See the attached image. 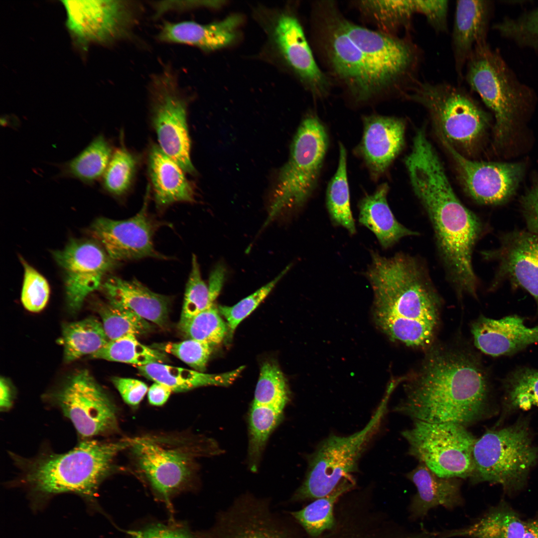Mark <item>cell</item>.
Returning <instances> with one entry per match:
<instances>
[{
	"label": "cell",
	"instance_id": "cell-54",
	"mask_svg": "<svg viewBox=\"0 0 538 538\" xmlns=\"http://www.w3.org/2000/svg\"><path fill=\"white\" fill-rule=\"evenodd\" d=\"M226 274L223 264H218L212 269L208 285L210 295L215 301L223 287Z\"/></svg>",
	"mask_w": 538,
	"mask_h": 538
},
{
	"label": "cell",
	"instance_id": "cell-53",
	"mask_svg": "<svg viewBox=\"0 0 538 538\" xmlns=\"http://www.w3.org/2000/svg\"><path fill=\"white\" fill-rule=\"evenodd\" d=\"M220 1H160L152 3L155 16H159L171 10H185L196 7H217L222 4Z\"/></svg>",
	"mask_w": 538,
	"mask_h": 538
},
{
	"label": "cell",
	"instance_id": "cell-23",
	"mask_svg": "<svg viewBox=\"0 0 538 538\" xmlns=\"http://www.w3.org/2000/svg\"><path fill=\"white\" fill-rule=\"evenodd\" d=\"M471 332L475 346L493 357L512 355L538 343V325L528 327L516 315L499 319L481 316L472 324Z\"/></svg>",
	"mask_w": 538,
	"mask_h": 538
},
{
	"label": "cell",
	"instance_id": "cell-6",
	"mask_svg": "<svg viewBox=\"0 0 538 538\" xmlns=\"http://www.w3.org/2000/svg\"><path fill=\"white\" fill-rule=\"evenodd\" d=\"M538 460V447L532 442L528 422L487 431L476 438L473 450V470L470 479L501 485L507 493L525 485Z\"/></svg>",
	"mask_w": 538,
	"mask_h": 538
},
{
	"label": "cell",
	"instance_id": "cell-13",
	"mask_svg": "<svg viewBox=\"0 0 538 538\" xmlns=\"http://www.w3.org/2000/svg\"><path fill=\"white\" fill-rule=\"evenodd\" d=\"M66 25L83 51L92 43L108 45L129 37L137 20L136 4L128 0H62Z\"/></svg>",
	"mask_w": 538,
	"mask_h": 538
},
{
	"label": "cell",
	"instance_id": "cell-22",
	"mask_svg": "<svg viewBox=\"0 0 538 538\" xmlns=\"http://www.w3.org/2000/svg\"><path fill=\"white\" fill-rule=\"evenodd\" d=\"M363 122V135L356 152L376 180L402 150L405 124L401 119L377 115L365 116Z\"/></svg>",
	"mask_w": 538,
	"mask_h": 538
},
{
	"label": "cell",
	"instance_id": "cell-44",
	"mask_svg": "<svg viewBox=\"0 0 538 538\" xmlns=\"http://www.w3.org/2000/svg\"><path fill=\"white\" fill-rule=\"evenodd\" d=\"M493 28L518 45L538 52V7L517 18H506L494 24Z\"/></svg>",
	"mask_w": 538,
	"mask_h": 538
},
{
	"label": "cell",
	"instance_id": "cell-8",
	"mask_svg": "<svg viewBox=\"0 0 538 538\" xmlns=\"http://www.w3.org/2000/svg\"><path fill=\"white\" fill-rule=\"evenodd\" d=\"M392 392L387 389L374 414L362 430L347 436L331 435L319 443L309 458L306 477L293 495V500L325 497L357 470L360 458L379 429Z\"/></svg>",
	"mask_w": 538,
	"mask_h": 538
},
{
	"label": "cell",
	"instance_id": "cell-36",
	"mask_svg": "<svg viewBox=\"0 0 538 538\" xmlns=\"http://www.w3.org/2000/svg\"><path fill=\"white\" fill-rule=\"evenodd\" d=\"M91 358L142 366L154 363L166 362L165 353L140 343L134 336H127L109 341Z\"/></svg>",
	"mask_w": 538,
	"mask_h": 538
},
{
	"label": "cell",
	"instance_id": "cell-51",
	"mask_svg": "<svg viewBox=\"0 0 538 538\" xmlns=\"http://www.w3.org/2000/svg\"><path fill=\"white\" fill-rule=\"evenodd\" d=\"M133 538H203L181 526L153 525L136 532Z\"/></svg>",
	"mask_w": 538,
	"mask_h": 538
},
{
	"label": "cell",
	"instance_id": "cell-15",
	"mask_svg": "<svg viewBox=\"0 0 538 538\" xmlns=\"http://www.w3.org/2000/svg\"><path fill=\"white\" fill-rule=\"evenodd\" d=\"M53 255L63 272L67 303L73 312L80 309L88 295L101 288L117 263L94 240L72 239Z\"/></svg>",
	"mask_w": 538,
	"mask_h": 538
},
{
	"label": "cell",
	"instance_id": "cell-49",
	"mask_svg": "<svg viewBox=\"0 0 538 538\" xmlns=\"http://www.w3.org/2000/svg\"><path fill=\"white\" fill-rule=\"evenodd\" d=\"M414 3L416 13L424 16L435 31H446L448 8L447 0H414Z\"/></svg>",
	"mask_w": 538,
	"mask_h": 538
},
{
	"label": "cell",
	"instance_id": "cell-47",
	"mask_svg": "<svg viewBox=\"0 0 538 538\" xmlns=\"http://www.w3.org/2000/svg\"><path fill=\"white\" fill-rule=\"evenodd\" d=\"M24 269L21 300L28 311L42 310L49 299L50 288L45 278L24 259H20Z\"/></svg>",
	"mask_w": 538,
	"mask_h": 538
},
{
	"label": "cell",
	"instance_id": "cell-10",
	"mask_svg": "<svg viewBox=\"0 0 538 538\" xmlns=\"http://www.w3.org/2000/svg\"><path fill=\"white\" fill-rule=\"evenodd\" d=\"M404 95L427 110L439 135L453 146L471 148L487 123V114L467 91L450 84L416 80Z\"/></svg>",
	"mask_w": 538,
	"mask_h": 538
},
{
	"label": "cell",
	"instance_id": "cell-20",
	"mask_svg": "<svg viewBox=\"0 0 538 538\" xmlns=\"http://www.w3.org/2000/svg\"><path fill=\"white\" fill-rule=\"evenodd\" d=\"M203 538H295L271 512L267 503L245 496L220 514Z\"/></svg>",
	"mask_w": 538,
	"mask_h": 538
},
{
	"label": "cell",
	"instance_id": "cell-30",
	"mask_svg": "<svg viewBox=\"0 0 538 538\" xmlns=\"http://www.w3.org/2000/svg\"><path fill=\"white\" fill-rule=\"evenodd\" d=\"M525 522L504 502L466 527L439 534L440 538H522Z\"/></svg>",
	"mask_w": 538,
	"mask_h": 538
},
{
	"label": "cell",
	"instance_id": "cell-3",
	"mask_svg": "<svg viewBox=\"0 0 538 538\" xmlns=\"http://www.w3.org/2000/svg\"><path fill=\"white\" fill-rule=\"evenodd\" d=\"M404 162L414 192L432 225L451 282L460 294L476 296L478 280L472 257L482 232L480 219L455 195L431 145L414 148Z\"/></svg>",
	"mask_w": 538,
	"mask_h": 538
},
{
	"label": "cell",
	"instance_id": "cell-42",
	"mask_svg": "<svg viewBox=\"0 0 538 538\" xmlns=\"http://www.w3.org/2000/svg\"><path fill=\"white\" fill-rule=\"evenodd\" d=\"M136 165V158L132 152L123 146L117 148L102 176L103 188L117 196L126 193L132 185Z\"/></svg>",
	"mask_w": 538,
	"mask_h": 538
},
{
	"label": "cell",
	"instance_id": "cell-41",
	"mask_svg": "<svg viewBox=\"0 0 538 538\" xmlns=\"http://www.w3.org/2000/svg\"><path fill=\"white\" fill-rule=\"evenodd\" d=\"M289 399L284 378L278 366L267 362L261 367L253 403L283 410Z\"/></svg>",
	"mask_w": 538,
	"mask_h": 538
},
{
	"label": "cell",
	"instance_id": "cell-56",
	"mask_svg": "<svg viewBox=\"0 0 538 538\" xmlns=\"http://www.w3.org/2000/svg\"><path fill=\"white\" fill-rule=\"evenodd\" d=\"M13 394L11 387L7 381L1 378L0 381V408L1 411H6L12 406Z\"/></svg>",
	"mask_w": 538,
	"mask_h": 538
},
{
	"label": "cell",
	"instance_id": "cell-39",
	"mask_svg": "<svg viewBox=\"0 0 538 538\" xmlns=\"http://www.w3.org/2000/svg\"><path fill=\"white\" fill-rule=\"evenodd\" d=\"M98 312L110 341L127 336L137 337L151 330L148 321L128 309L108 302L100 305Z\"/></svg>",
	"mask_w": 538,
	"mask_h": 538
},
{
	"label": "cell",
	"instance_id": "cell-55",
	"mask_svg": "<svg viewBox=\"0 0 538 538\" xmlns=\"http://www.w3.org/2000/svg\"><path fill=\"white\" fill-rule=\"evenodd\" d=\"M172 392L164 385L154 382L148 390V401L153 405H162L167 401Z\"/></svg>",
	"mask_w": 538,
	"mask_h": 538
},
{
	"label": "cell",
	"instance_id": "cell-18",
	"mask_svg": "<svg viewBox=\"0 0 538 538\" xmlns=\"http://www.w3.org/2000/svg\"><path fill=\"white\" fill-rule=\"evenodd\" d=\"M440 139L456 163L466 191L475 201L486 205L500 204L514 194L522 175L521 165L471 160L444 138L440 136Z\"/></svg>",
	"mask_w": 538,
	"mask_h": 538
},
{
	"label": "cell",
	"instance_id": "cell-27",
	"mask_svg": "<svg viewBox=\"0 0 538 538\" xmlns=\"http://www.w3.org/2000/svg\"><path fill=\"white\" fill-rule=\"evenodd\" d=\"M406 477L416 489L409 506L412 519L423 518L430 510L439 506L452 510L463 503L461 479L441 477L421 463Z\"/></svg>",
	"mask_w": 538,
	"mask_h": 538
},
{
	"label": "cell",
	"instance_id": "cell-2",
	"mask_svg": "<svg viewBox=\"0 0 538 538\" xmlns=\"http://www.w3.org/2000/svg\"><path fill=\"white\" fill-rule=\"evenodd\" d=\"M405 395L394 410L413 420L467 426L486 414L489 386L482 364L472 352L431 346L407 379Z\"/></svg>",
	"mask_w": 538,
	"mask_h": 538
},
{
	"label": "cell",
	"instance_id": "cell-32",
	"mask_svg": "<svg viewBox=\"0 0 538 538\" xmlns=\"http://www.w3.org/2000/svg\"><path fill=\"white\" fill-rule=\"evenodd\" d=\"M62 340L67 363L93 355L110 341L102 323L93 317L64 324Z\"/></svg>",
	"mask_w": 538,
	"mask_h": 538
},
{
	"label": "cell",
	"instance_id": "cell-31",
	"mask_svg": "<svg viewBox=\"0 0 538 538\" xmlns=\"http://www.w3.org/2000/svg\"><path fill=\"white\" fill-rule=\"evenodd\" d=\"M113 153L109 142L99 134L75 157L59 165V176L91 186L104 175Z\"/></svg>",
	"mask_w": 538,
	"mask_h": 538
},
{
	"label": "cell",
	"instance_id": "cell-7",
	"mask_svg": "<svg viewBox=\"0 0 538 538\" xmlns=\"http://www.w3.org/2000/svg\"><path fill=\"white\" fill-rule=\"evenodd\" d=\"M328 145V132L322 121L314 114L306 116L279 173L264 226L282 211L298 209L306 202L317 185Z\"/></svg>",
	"mask_w": 538,
	"mask_h": 538
},
{
	"label": "cell",
	"instance_id": "cell-34",
	"mask_svg": "<svg viewBox=\"0 0 538 538\" xmlns=\"http://www.w3.org/2000/svg\"><path fill=\"white\" fill-rule=\"evenodd\" d=\"M339 151L338 166L327 187L326 205L333 224L343 227L353 235L356 233V229L350 202L347 152L341 142L339 144Z\"/></svg>",
	"mask_w": 538,
	"mask_h": 538
},
{
	"label": "cell",
	"instance_id": "cell-33",
	"mask_svg": "<svg viewBox=\"0 0 538 538\" xmlns=\"http://www.w3.org/2000/svg\"><path fill=\"white\" fill-rule=\"evenodd\" d=\"M361 13L379 28L378 31L396 36L410 28L416 13L414 0H361L356 3Z\"/></svg>",
	"mask_w": 538,
	"mask_h": 538
},
{
	"label": "cell",
	"instance_id": "cell-45",
	"mask_svg": "<svg viewBox=\"0 0 538 538\" xmlns=\"http://www.w3.org/2000/svg\"><path fill=\"white\" fill-rule=\"evenodd\" d=\"M215 303L208 285L202 279L196 256L193 255L191 269L186 284L180 319L190 318Z\"/></svg>",
	"mask_w": 538,
	"mask_h": 538
},
{
	"label": "cell",
	"instance_id": "cell-9",
	"mask_svg": "<svg viewBox=\"0 0 538 538\" xmlns=\"http://www.w3.org/2000/svg\"><path fill=\"white\" fill-rule=\"evenodd\" d=\"M465 79L493 112L499 141L509 133L514 118L534 91L522 83L497 50L486 42L476 46L466 65Z\"/></svg>",
	"mask_w": 538,
	"mask_h": 538
},
{
	"label": "cell",
	"instance_id": "cell-25",
	"mask_svg": "<svg viewBox=\"0 0 538 538\" xmlns=\"http://www.w3.org/2000/svg\"><path fill=\"white\" fill-rule=\"evenodd\" d=\"M490 4L479 0H457L452 35V48L458 80L475 47L486 43Z\"/></svg>",
	"mask_w": 538,
	"mask_h": 538
},
{
	"label": "cell",
	"instance_id": "cell-17",
	"mask_svg": "<svg viewBox=\"0 0 538 538\" xmlns=\"http://www.w3.org/2000/svg\"><path fill=\"white\" fill-rule=\"evenodd\" d=\"M500 241L498 248L481 252L484 259L498 263L491 288L508 280L514 287L529 292L538 310V235L514 231L502 235Z\"/></svg>",
	"mask_w": 538,
	"mask_h": 538
},
{
	"label": "cell",
	"instance_id": "cell-21",
	"mask_svg": "<svg viewBox=\"0 0 538 538\" xmlns=\"http://www.w3.org/2000/svg\"><path fill=\"white\" fill-rule=\"evenodd\" d=\"M273 41L287 64L315 97L327 95L330 83L313 57L302 27L293 15L283 14L272 30Z\"/></svg>",
	"mask_w": 538,
	"mask_h": 538
},
{
	"label": "cell",
	"instance_id": "cell-40",
	"mask_svg": "<svg viewBox=\"0 0 538 538\" xmlns=\"http://www.w3.org/2000/svg\"><path fill=\"white\" fill-rule=\"evenodd\" d=\"M215 304L195 316L180 319L179 328L187 338L211 346L220 344L226 335L228 327Z\"/></svg>",
	"mask_w": 538,
	"mask_h": 538
},
{
	"label": "cell",
	"instance_id": "cell-28",
	"mask_svg": "<svg viewBox=\"0 0 538 538\" xmlns=\"http://www.w3.org/2000/svg\"><path fill=\"white\" fill-rule=\"evenodd\" d=\"M148 169L156 204L166 207L194 201V191L182 168L157 145L149 150Z\"/></svg>",
	"mask_w": 538,
	"mask_h": 538
},
{
	"label": "cell",
	"instance_id": "cell-48",
	"mask_svg": "<svg viewBox=\"0 0 538 538\" xmlns=\"http://www.w3.org/2000/svg\"><path fill=\"white\" fill-rule=\"evenodd\" d=\"M153 348L176 356L200 372L205 370L212 351L210 345L190 339L179 342L156 344Z\"/></svg>",
	"mask_w": 538,
	"mask_h": 538
},
{
	"label": "cell",
	"instance_id": "cell-12",
	"mask_svg": "<svg viewBox=\"0 0 538 538\" xmlns=\"http://www.w3.org/2000/svg\"><path fill=\"white\" fill-rule=\"evenodd\" d=\"M150 88L151 122L158 146L184 171L195 174L190 158L187 99L175 74L166 68L153 77Z\"/></svg>",
	"mask_w": 538,
	"mask_h": 538
},
{
	"label": "cell",
	"instance_id": "cell-50",
	"mask_svg": "<svg viewBox=\"0 0 538 538\" xmlns=\"http://www.w3.org/2000/svg\"><path fill=\"white\" fill-rule=\"evenodd\" d=\"M112 380L123 400L131 405L138 404L147 392L146 385L136 379L115 377Z\"/></svg>",
	"mask_w": 538,
	"mask_h": 538
},
{
	"label": "cell",
	"instance_id": "cell-58",
	"mask_svg": "<svg viewBox=\"0 0 538 538\" xmlns=\"http://www.w3.org/2000/svg\"><path fill=\"white\" fill-rule=\"evenodd\" d=\"M393 382V383H394V382ZM395 383V384H396V386H397V385H396V384L395 383Z\"/></svg>",
	"mask_w": 538,
	"mask_h": 538
},
{
	"label": "cell",
	"instance_id": "cell-57",
	"mask_svg": "<svg viewBox=\"0 0 538 538\" xmlns=\"http://www.w3.org/2000/svg\"><path fill=\"white\" fill-rule=\"evenodd\" d=\"M522 538H538V516L525 522Z\"/></svg>",
	"mask_w": 538,
	"mask_h": 538
},
{
	"label": "cell",
	"instance_id": "cell-24",
	"mask_svg": "<svg viewBox=\"0 0 538 538\" xmlns=\"http://www.w3.org/2000/svg\"><path fill=\"white\" fill-rule=\"evenodd\" d=\"M242 21L241 16L234 14L221 21L207 24L193 21H166L156 38L163 43L189 45L209 52L233 42Z\"/></svg>",
	"mask_w": 538,
	"mask_h": 538
},
{
	"label": "cell",
	"instance_id": "cell-43",
	"mask_svg": "<svg viewBox=\"0 0 538 538\" xmlns=\"http://www.w3.org/2000/svg\"><path fill=\"white\" fill-rule=\"evenodd\" d=\"M507 403L513 409L538 407V370L524 368L513 372L505 383Z\"/></svg>",
	"mask_w": 538,
	"mask_h": 538
},
{
	"label": "cell",
	"instance_id": "cell-46",
	"mask_svg": "<svg viewBox=\"0 0 538 538\" xmlns=\"http://www.w3.org/2000/svg\"><path fill=\"white\" fill-rule=\"evenodd\" d=\"M290 267V265L287 266L271 281L236 304L231 306H219L220 314L222 315L227 321V325L230 336L241 321L249 316L269 295L277 282L289 270Z\"/></svg>",
	"mask_w": 538,
	"mask_h": 538
},
{
	"label": "cell",
	"instance_id": "cell-11",
	"mask_svg": "<svg viewBox=\"0 0 538 538\" xmlns=\"http://www.w3.org/2000/svg\"><path fill=\"white\" fill-rule=\"evenodd\" d=\"M402 435L408 453L438 476L470 478L473 470V450L476 438L460 424L413 420Z\"/></svg>",
	"mask_w": 538,
	"mask_h": 538
},
{
	"label": "cell",
	"instance_id": "cell-1",
	"mask_svg": "<svg viewBox=\"0 0 538 538\" xmlns=\"http://www.w3.org/2000/svg\"><path fill=\"white\" fill-rule=\"evenodd\" d=\"M325 23L328 62L356 101L393 90L405 92L416 80L420 52L409 38L358 25L335 11Z\"/></svg>",
	"mask_w": 538,
	"mask_h": 538
},
{
	"label": "cell",
	"instance_id": "cell-26",
	"mask_svg": "<svg viewBox=\"0 0 538 538\" xmlns=\"http://www.w3.org/2000/svg\"><path fill=\"white\" fill-rule=\"evenodd\" d=\"M100 288L109 304L128 309L160 327L166 324L169 298L153 292L137 279L112 276L104 280Z\"/></svg>",
	"mask_w": 538,
	"mask_h": 538
},
{
	"label": "cell",
	"instance_id": "cell-16",
	"mask_svg": "<svg viewBox=\"0 0 538 538\" xmlns=\"http://www.w3.org/2000/svg\"><path fill=\"white\" fill-rule=\"evenodd\" d=\"M149 191L148 185L143 206L134 217L123 220L101 217L90 228L93 240L117 263L160 256L153 243L155 224L146 211Z\"/></svg>",
	"mask_w": 538,
	"mask_h": 538
},
{
	"label": "cell",
	"instance_id": "cell-14",
	"mask_svg": "<svg viewBox=\"0 0 538 538\" xmlns=\"http://www.w3.org/2000/svg\"><path fill=\"white\" fill-rule=\"evenodd\" d=\"M50 400L70 420L82 439H92L116 426L115 406L87 370L73 373L50 394Z\"/></svg>",
	"mask_w": 538,
	"mask_h": 538
},
{
	"label": "cell",
	"instance_id": "cell-5",
	"mask_svg": "<svg viewBox=\"0 0 538 538\" xmlns=\"http://www.w3.org/2000/svg\"><path fill=\"white\" fill-rule=\"evenodd\" d=\"M132 441L133 439L108 442L82 439L63 453L45 451L30 458L11 454L20 470L17 483L28 491L34 509L43 507L53 496L65 493L79 496L91 509H96L100 485L113 471L116 455L131 446Z\"/></svg>",
	"mask_w": 538,
	"mask_h": 538
},
{
	"label": "cell",
	"instance_id": "cell-38",
	"mask_svg": "<svg viewBox=\"0 0 538 538\" xmlns=\"http://www.w3.org/2000/svg\"><path fill=\"white\" fill-rule=\"evenodd\" d=\"M137 368L142 376L164 385L172 392H186L216 383L212 376L160 363L138 366Z\"/></svg>",
	"mask_w": 538,
	"mask_h": 538
},
{
	"label": "cell",
	"instance_id": "cell-35",
	"mask_svg": "<svg viewBox=\"0 0 538 538\" xmlns=\"http://www.w3.org/2000/svg\"><path fill=\"white\" fill-rule=\"evenodd\" d=\"M354 484V480L351 476L345 478L330 494L317 499L299 511L292 512V516L310 536L320 535L334 526V505Z\"/></svg>",
	"mask_w": 538,
	"mask_h": 538
},
{
	"label": "cell",
	"instance_id": "cell-4",
	"mask_svg": "<svg viewBox=\"0 0 538 538\" xmlns=\"http://www.w3.org/2000/svg\"><path fill=\"white\" fill-rule=\"evenodd\" d=\"M365 272L374 293L376 323L392 340L429 348L440 321L441 299L425 268L403 253L391 257L371 252Z\"/></svg>",
	"mask_w": 538,
	"mask_h": 538
},
{
	"label": "cell",
	"instance_id": "cell-19",
	"mask_svg": "<svg viewBox=\"0 0 538 538\" xmlns=\"http://www.w3.org/2000/svg\"><path fill=\"white\" fill-rule=\"evenodd\" d=\"M130 447L152 488L165 500L191 478L193 466L189 454L147 438L133 439Z\"/></svg>",
	"mask_w": 538,
	"mask_h": 538
},
{
	"label": "cell",
	"instance_id": "cell-52",
	"mask_svg": "<svg viewBox=\"0 0 538 538\" xmlns=\"http://www.w3.org/2000/svg\"><path fill=\"white\" fill-rule=\"evenodd\" d=\"M522 207L528 231L538 235V184L523 197Z\"/></svg>",
	"mask_w": 538,
	"mask_h": 538
},
{
	"label": "cell",
	"instance_id": "cell-29",
	"mask_svg": "<svg viewBox=\"0 0 538 538\" xmlns=\"http://www.w3.org/2000/svg\"><path fill=\"white\" fill-rule=\"evenodd\" d=\"M389 189L387 183H382L358 204V221L375 234L384 249L391 248L404 237L419 235L396 219L387 201Z\"/></svg>",
	"mask_w": 538,
	"mask_h": 538
},
{
	"label": "cell",
	"instance_id": "cell-37",
	"mask_svg": "<svg viewBox=\"0 0 538 538\" xmlns=\"http://www.w3.org/2000/svg\"><path fill=\"white\" fill-rule=\"evenodd\" d=\"M282 410L253 403L249 415L248 462L256 471L267 440L282 417Z\"/></svg>",
	"mask_w": 538,
	"mask_h": 538
}]
</instances>
